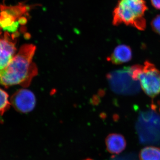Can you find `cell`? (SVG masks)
<instances>
[{
  "instance_id": "cell-9",
  "label": "cell",
  "mask_w": 160,
  "mask_h": 160,
  "mask_svg": "<svg viewBox=\"0 0 160 160\" xmlns=\"http://www.w3.org/2000/svg\"><path fill=\"white\" fill-rule=\"evenodd\" d=\"M132 57V53L130 47L126 45H120L114 49L108 60L112 64L120 65L129 62Z\"/></svg>"
},
{
  "instance_id": "cell-13",
  "label": "cell",
  "mask_w": 160,
  "mask_h": 160,
  "mask_svg": "<svg viewBox=\"0 0 160 160\" xmlns=\"http://www.w3.org/2000/svg\"><path fill=\"white\" fill-rule=\"evenodd\" d=\"M151 26L153 31L160 35V15H158L152 21Z\"/></svg>"
},
{
  "instance_id": "cell-4",
  "label": "cell",
  "mask_w": 160,
  "mask_h": 160,
  "mask_svg": "<svg viewBox=\"0 0 160 160\" xmlns=\"http://www.w3.org/2000/svg\"><path fill=\"white\" fill-rule=\"evenodd\" d=\"M134 79L139 82L141 87L147 95L154 98L160 93V71L153 64L146 61L144 66H131Z\"/></svg>"
},
{
  "instance_id": "cell-5",
  "label": "cell",
  "mask_w": 160,
  "mask_h": 160,
  "mask_svg": "<svg viewBox=\"0 0 160 160\" xmlns=\"http://www.w3.org/2000/svg\"><path fill=\"white\" fill-rule=\"evenodd\" d=\"M107 78L110 89L117 94L133 95L141 89L139 82L133 77L131 67L111 72L107 74Z\"/></svg>"
},
{
  "instance_id": "cell-8",
  "label": "cell",
  "mask_w": 160,
  "mask_h": 160,
  "mask_svg": "<svg viewBox=\"0 0 160 160\" xmlns=\"http://www.w3.org/2000/svg\"><path fill=\"white\" fill-rule=\"evenodd\" d=\"M10 102L16 110L22 113H27L34 109L35 96L32 92L28 89H21L12 95Z\"/></svg>"
},
{
  "instance_id": "cell-10",
  "label": "cell",
  "mask_w": 160,
  "mask_h": 160,
  "mask_svg": "<svg viewBox=\"0 0 160 160\" xmlns=\"http://www.w3.org/2000/svg\"><path fill=\"white\" fill-rule=\"evenodd\" d=\"M107 149L110 153L119 154L125 149L126 142L125 138L118 133L109 134L106 139Z\"/></svg>"
},
{
  "instance_id": "cell-16",
  "label": "cell",
  "mask_w": 160,
  "mask_h": 160,
  "mask_svg": "<svg viewBox=\"0 0 160 160\" xmlns=\"http://www.w3.org/2000/svg\"></svg>"
},
{
  "instance_id": "cell-12",
  "label": "cell",
  "mask_w": 160,
  "mask_h": 160,
  "mask_svg": "<svg viewBox=\"0 0 160 160\" xmlns=\"http://www.w3.org/2000/svg\"><path fill=\"white\" fill-rule=\"evenodd\" d=\"M10 105L9 95L6 92L0 88V115H2L9 109Z\"/></svg>"
},
{
  "instance_id": "cell-15",
  "label": "cell",
  "mask_w": 160,
  "mask_h": 160,
  "mask_svg": "<svg viewBox=\"0 0 160 160\" xmlns=\"http://www.w3.org/2000/svg\"><path fill=\"white\" fill-rule=\"evenodd\" d=\"M84 160H93L91 159H90V158H88V159H85Z\"/></svg>"
},
{
  "instance_id": "cell-2",
  "label": "cell",
  "mask_w": 160,
  "mask_h": 160,
  "mask_svg": "<svg viewBox=\"0 0 160 160\" xmlns=\"http://www.w3.org/2000/svg\"><path fill=\"white\" fill-rule=\"evenodd\" d=\"M148 9L144 0H119L113 13L115 26L124 24L140 30L146 28L145 13Z\"/></svg>"
},
{
  "instance_id": "cell-7",
  "label": "cell",
  "mask_w": 160,
  "mask_h": 160,
  "mask_svg": "<svg viewBox=\"0 0 160 160\" xmlns=\"http://www.w3.org/2000/svg\"><path fill=\"white\" fill-rule=\"evenodd\" d=\"M15 35L8 32L4 34L0 29V71L5 69L15 55Z\"/></svg>"
},
{
  "instance_id": "cell-3",
  "label": "cell",
  "mask_w": 160,
  "mask_h": 160,
  "mask_svg": "<svg viewBox=\"0 0 160 160\" xmlns=\"http://www.w3.org/2000/svg\"><path fill=\"white\" fill-rule=\"evenodd\" d=\"M156 106L141 112L136 128L140 140L143 143L160 144V115L156 111Z\"/></svg>"
},
{
  "instance_id": "cell-1",
  "label": "cell",
  "mask_w": 160,
  "mask_h": 160,
  "mask_svg": "<svg viewBox=\"0 0 160 160\" xmlns=\"http://www.w3.org/2000/svg\"><path fill=\"white\" fill-rule=\"evenodd\" d=\"M36 46L23 45L5 69L0 71V85L6 87L20 85L27 87L37 74L38 69L32 62Z\"/></svg>"
},
{
  "instance_id": "cell-6",
  "label": "cell",
  "mask_w": 160,
  "mask_h": 160,
  "mask_svg": "<svg viewBox=\"0 0 160 160\" xmlns=\"http://www.w3.org/2000/svg\"><path fill=\"white\" fill-rule=\"evenodd\" d=\"M28 6L23 4L13 6L0 5V29L9 33L16 32L20 19L28 14Z\"/></svg>"
},
{
  "instance_id": "cell-14",
  "label": "cell",
  "mask_w": 160,
  "mask_h": 160,
  "mask_svg": "<svg viewBox=\"0 0 160 160\" xmlns=\"http://www.w3.org/2000/svg\"><path fill=\"white\" fill-rule=\"evenodd\" d=\"M152 5L156 9H160V0H151Z\"/></svg>"
},
{
  "instance_id": "cell-11",
  "label": "cell",
  "mask_w": 160,
  "mask_h": 160,
  "mask_svg": "<svg viewBox=\"0 0 160 160\" xmlns=\"http://www.w3.org/2000/svg\"><path fill=\"white\" fill-rule=\"evenodd\" d=\"M140 160H160V148L148 146L142 149L139 153Z\"/></svg>"
}]
</instances>
